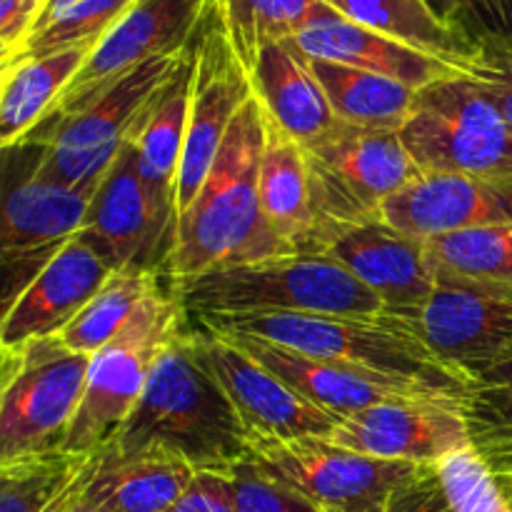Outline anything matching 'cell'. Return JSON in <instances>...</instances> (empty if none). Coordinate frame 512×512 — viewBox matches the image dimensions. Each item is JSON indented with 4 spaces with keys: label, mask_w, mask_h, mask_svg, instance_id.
Returning <instances> with one entry per match:
<instances>
[{
    "label": "cell",
    "mask_w": 512,
    "mask_h": 512,
    "mask_svg": "<svg viewBox=\"0 0 512 512\" xmlns=\"http://www.w3.org/2000/svg\"><path fill=\"white\" fill-rule=\"evenodd\" d=\"M468 8L478 35H512V0H468Z\"/></svg>",
    "instance_id": "obj_42"
},
{
    "label": "cell",
    "mask_w": 512,
    "mask_h": 512,
    "mask_svg": "<svg viewBox=\"0 0 512 512\" xmlns=\"http://www.w3.org/2000/svg\"><path fill=\"white\" fill-rule=\"evenodd\" d=\"M48 0H0V65L23 50Z\"/></svg>",
    "instance_id": "obj_40"
},
{
    "label": "cell",
    "mask_w": 512,
    "mask_h": 512,
    "mask_svg": "<svg viewBox=\"0 0 512 512\" xmlns=\"http://www.w3.org/2000/svg\"><path fill=\"white\" fill-rule=\"evenodd\" d=\"M468 393L460 403L470 445L480 453L512 512V358L468 370Z\"/></svg>",
    "instance_id": "obj_30"
},
{
    "label": "cell",
    "mask_w": 512,
    "mask_h": 512,
    "mask_svg": "<svg viewBox=\"0 0 512 512\" xmlns=\"http://www.w3.org/2000/svg\"><path fill=\"white\" fill-rule=\"evenodd\" d=\"M435 468L453 512H510L498 480L473 445L448 453Z\"/></svg>",
    "instance_id": "obj_36"
},
{
    "label": "cell",
    "mask_w": 512,
    "mask_h": 512,
    "mask_svg": "<svg viewBox=\"0 0 512 512\" xmlns=\"http://www.w3.org/2000/svg\"><path fill=\"white\" fill-rule=\"evenodd\" d=\"M210 3L213 0H135L85 58L48 120L73 115L148 60L183 53L198 35Z\"/></svg>",
    "instance_id": "obj_15"
},
{
    "label": "cell",
    "mask_w": 512,
    "mask_h": 512,
    "mask_svg": "<svg viewBox=\"0 0 512 512\" xmlns=\"http://www.w3.org/2000/svg\"><path fill=\"white\" fill-rule=\"evenodd\" d=\"M188 318L240 315H380L383 300L325 253H293L228 265L173 283Z\"/></svg>",
    "instance_id": "obj_4"
},
{
    "label": "cell",
    "mask_w": 512,
    "mask_h": 512,
    "mask_svg": "<svg viewBox=\"0 0 512 512\" xmlns=\"http://www.w3.org/2000/svg\"><path fill=\"white\" fill-rule=\"evenodd\" d=\"M225 480H228L238 512H318L308 500H303L285 485L275 483L250 460H243L233 470H228Z\"/></svg>",
    "instance_id": "obj_37"
},
{
    "label": "cell",
    "mask_w": 512,
    "mask_h": 512,
    "mask_svg": "<svg viewBox=\"0 0 512 512\" xmlns=\"http://www.w3.org/2000/svg\"><path fill=\"white\" fill-rule=\"evenodd\" d=\"M78 3H83V0H48V3H45V8H43V13H40L35 30L45 28V25H48V23H53V20L58 18V15H63L65 10L73 8V5H78ZM35 30H33V33H35Z\"/></svg>",
    "instance_id": "obj_44"
},
{
    "label": "cell",
    "mask_w": 512,
    "mask_h": 512,
    "mask_svg": "<svg viewBox=\"0 0 512 512\" xmlns=\"http://www.w3.org/2000/svg\"><path fill=\"white\" fill-rule=\"evenodd\" d=\"M328 8L363 28L468 68L478 58V38L458 33L438 18L428 0H323Z\"/></svg>",
    "instance_id": "obj_28"
},
{
    "label": "cell",
    "mask_w": 512,
    "mask_h": 512,
    "mask_svg": "<svg viewBox=\"0 0 512 512\" xmlns=\"http://www.w3.org/2000/svg\"><path fill=\"white\" fill-rule=\"evenodd\" d=\"M330 440L368 458L390 463L438 465L453 450L470 445L458 405L383 403L340 418Z\"/></svg>",
    "instance_id": "obj_18"
},
{
    "label": "cell",
    "mask_w": 512,
    "mask_h": 512,
    "mask_svg": "<svg viewBox=\"0 0 512 512\" xmlns=\"http://www.w3.org/2000/svg\"><path fill=\"white\" fill-rule=\"evenodd\" d=\"M168 512H238L228 480L218 473H198L188 493L178 500Z\"/></svg>",
    "instance_id": "obj_41"
},
{
    "label": "cell",
    "mask_w": 512,
    "mask_h": 512,
    "mask_svg": "<svg viewBox=\"0 0 512 512\" xmlns=\"http://www.w3.org/2000/svg\"><path fill=\"white\" fill-rule=\"evenodd\" d=\"M105 450L168 453L218 475L248 460V428L200 360L188 323L163 348L138 405Z\"/></svg>",
    "instance_id": "obj_1"
},
{
    "label": "cell",
    "mask_w": 512,
    "mask_h": 512,
    "mask_svg": "<svg viewBox=\"0 0 512 512\" xmlns=\"http://www.w3.org/2000/svg\"><path fill=\"white\" fill-rule=\"evenodd\" d=\"M250 463L318 512H385L390 495L423 465L390 463L330 438H250Z\"/></svg>",
    "instance_id": "obj_10"
},
{
    "label": "cell",
    "mask_w": 512,
    "mask_h": 512,
    "mask_svg": "<svg viewBox=\"0 0 512 512\" xmlns=\"http://www.w3.org/2000/svg\"><path fill=\"white\" fill-rule=\"evenodd\" d=\"M198 38V35H195ZM195 70V40L180 58L178 68L168 83L158 90L153 103L145 110L143 120L130 138L138 173L145 183L163 200L175 205V183H178L180 158L185 148V130H188L190 93H193Z\"/></svg>",
    "instance_id": "obj_26"
},
{
    "label": "cell",
    "mask_w": 512,
    "mask_h": 512,
    "mask_svg": "<svg viewBox=\"0 0 512 512\" xmlns=\"http://www.w3.org/2000/svg\"><path fill=\"white\" fill-rule=\"evenodd\" d=\"M115 270L80 238L70 240L40 273L5 303L0 350L58 335Z\"/></svg>",
    "instance_id": "obj_20"
},
{
    "label": "cell",
    "mask_w": 512,
    "mask_h": 512,
    "mask_svg": "<svg viewBox=\"0 0 512 512\" xmlns=\"http://www.w3.org/2000/svg\"><path fill=\"white\" fill-rule=\"evenodd\" d=\"M35 145V143H33ZM25 160L18 178L5 180L3 195V270L5 303L18 295L50 258L75 240L88 218L98 185H65L35 173Z\"/></svg>",
    "instance_id": "obj_13"
},
{
    "label": "cell",
    "mask_w": 512,
    "mask_h": 512,
    "mask_svg": "<svg viewBox=\"0 0 512 512\" xmlns=\"http://www.w3.org/2000/svg\"><path fill=\"white\" fill-rule=\"evenodd\" d=\"M265 128L268 115L253 93L235 115L203 188L175 220L168 265L173 283L228 265L293 255L273 233L260 203Z\"/></svg>",
    "instance_id": "obj_2"
},
{
    "label": "cell",
    "mask_w": 512,
    "mask_h": 512,
    "mask_svg": "<svg viewBox=\"0 0 512 512\" xmlns=\"http://www.w3.org/2000/svg\"><path fill=\"white\" fill-rule=\"evenodd\" d=\"M318 248L378 295L385 313L395 318L428 303L440 283L428 245L383 218L328 230L320 235Z\"/></svg>",
    "instance_id": "obj_17"
},
{
    "label": "cell",
    "mask_w": 512,
    "mask_h": 512,
    "mask_svg": "<svg viewBox=\"0 0 512 512\" xmlns=\"http://www.w3.org/2000/svg\"><path fill=\"white\" fill-rule=\"evenodd\" d=\"M198 320V318H190ZM215 330L263 338L275 345L330 360L360 373L408 380L463 403L468 373L445 363L410 325L395 315H298L268 313L198 320Z\"/></svg>",
    "instance_id": "obj_3"
},
{
    "label": "cell",
    "mask_w": 512,
    "mask_h": 512,
    "mask_svg": "<svg viewBox=\"0 0 512 512\" xmlns=\"http://www.w3.org/2000/svg\"><path fill=\"white\" fill-rule=\"evenodd\" d=\"M250 83L270 123L303 148L338 125V115L310 70L308 58L290 40L270 43L260 50L250 68Z\"/></svg>",
    "instance_id": "obj_24"
},
{
    "label": "cell",
    "mask_w": 512,
    "mask_h": 512,
    "mask_svg": "<svg viewBox=\"0 0 512 512\" xmlns=\"http://www.w3.org/2000/svg\"><path fill=\"white\" fill-rule=\"evenodd\" d=\"M195 350L238 410L250 438H330L340 418L290 390L228 333L190 320Z\"/></svg>",
    "instance_id": "obj_16"
},
{
    "label": "cell",
    "mask_w": 512,
    "mask_h": 512,
    "mask_svg": "<svg viewBox=\"0 0 512 512\" xmlns=\"http://www.w3.org/2000/svg\"><path fill=\"white\" fill-rule=\"evenodd\" d=\"M473 78L488 85L512 130V35H478Z\"/></svg>",
    "instance_id": "obj_38"
},
{
    "label": "cell",
    "mask_w": 512,
    "mask_h": 512,
    "mask_svg": "<svg viewBox=\"0 0 512 512\" xmlns=\"http://www.w3.org/2000/svg\"><path fill=\"white\" fill-rule=\"evenodd\" d=\"M253 98L250 73L235 53L218 0H213L195 38L193 93L188 130L175 183V215L183 213L203 188L225 143L235 115Z\"/></svg>",
    "instance_id": "obj_11"
},
{
    "label": "cell",
    "mask_w": 512,
    "mask_h": 512,
    "mask_svg": "<svg viewBox=\"0 0 512 512\" xmlns=\"http://www.w3.org/2000/svg\"><path fill=\"white\" fill-rule=\"evenodd\" d=\"M385 512H453L435 465H423L393 495Z\"/></svg>",
    "instance_id": "obj_39"
},
{
    "label": "cell",
    "mask_w": 512,
    "mask_h": 512,
    "mask_svg": "<svg viewBox=\"0 0 512 512\" xmlns=\"http://www.w3.org/2000/svg\"><path fill=\"white\" fill-rule=\"evenodd\" d=\"M398 318L438 358L465 373L512 358V283H475L440 273L428 303Z\"/></svg>",
    "instance_id": "obj_14"
},
{
    "label": "cell",
    "mask_w": 512,
    "mask_h": 512,
    "mask_svg": "<svg viewBox=\"0 0 512 512\" xmlns=\"http://www.w3.org/2000/svg\"><path fill=\"white\" fill-rule=\"evenodd\" d=\"M133 3L135 0H83V3L65 10L63 15H58L45 28L35 30L28 43L23 45V50L10 63L25 58H43V55L70 48H95Z\"/></svg>",
    "instance_id": "obj_35"
},
{
    "label": "cell",
    "mask_w": 512,
    "mask_h": 512,
    "mask_svg": "<svg viewBox=\"0 0 512 512\" xmlns=\"http://www.w3.org/2000/svg\"><path fill=\"white\" fill-rule=\"evenodd\" d=\"M400 140L420 173L512 183V130L488 85L473 75L418 90Z\"/></svg>",
    "instance_id": "obj_5"
},
{
    "label": "cell",
    "mask_w": 512,
    "mask_h": 512,
    "mask_svg": "<svg viewBox=\"0 0 512 512\" xmlns=\"http://www.w3.org/2000/svg\"><path fill=\"white\" fill-rule=\"evenodd\" d=\"M198 470L168 453H95L73 493L53 512H168Z\"/></svg>",
    "instance_id": "obj_22"
},
{
    "label": "cell",
    "mask_w": 512,
    "mask_h": 512,
    "mask_svg": "<svg viewBox=\"0 0 512 512\" xmlns=\"http://www.w3.org/2000/svg\"><path fill=\"white\" fill-rule=\"evenodd\" d=\"M93 455L40 450L0 460V512H53L75 490Z\"/></svg>",
    "instance_id": "obj_31"
},
{
    "label": "cell",
    "mask_w": 512,
    "mask_h": 512,
    "mask_svg": "<svg viewBox=\"0 0 512 512\" xmlns=\"http://www.w3.org/2000/svg\"><path fill=\"white\" fill-rule=\"evenodd\" d=\"M430 8L438 13V18L443 23H448L450 28L458 30V33L470 35V38H478V30H475L473 15H470L468 0H428Z\"/></svg>",
    "instance_id": "obj_43"
},
{
    "label": "cell",
    "mask_w": 512,
    "mask_h": 512,
    "mask_svg": "<svg viewBox=\"0 0 512 512\" xmlns=\"http://www.w3.org/2000/svg\"><path fill=\"white\" fill-rule=\"evenodd\" d=\"M310 70L323 85L338 120L368 130H393L400 133L408 123L418 100V90L368 73L350 65L330 63V60L308 58Z\"/></svg>",
    "instance_id": "obj_29"
},
{
    "label": "cell",
    "mask_w": 512,
    "mask_h": 512,
    "mask_svg": "<svg viewBox=\"0 0 512 512\" xmlns=\"http://www.w3.org/2000/svg\"><path fill=\"white\" fill-rule=\"evenodd\" d=\"M183 53L148 60L108 85L73 115L45 120L25 140L38 145L35 173L65 185H100L110 165L130 143L148 105L178 68Z\"/></svg>",
    "instance_id": "obj_6"
},
{
    "label": "cell",
    "mask_w": 512,
    "mask_h": 512,
    "mask_svg": "<svg viewBox=\"0 0 512 512\" xmlns=\"http://www.w3.org/2000/svg\"><path fill=\"white\" fill-rule=\"evenodd\" d=\"M303 150L318 240L333 228L383 218L385 203L423 175L393 130H368L338 120L328 135Z\"/></svg>",
    "instance_id": "obj_8"
},
{
    "label": "cell",
    "mask_w": 512,
    "mask_h": 512,
    "mask_svg": "<svg viewBox=\"0 0 512 512\" xmlns=\"http://www.w3.org/2000/svg\"><path fill=\"white\" fill-rule=\"evenodd\" d=\"M175 220V205L145 183L125 145L100 180L78 238L113 270L160 273L173 255Z\"/></svg>",
    "instance_id": "obj_12"
},
{
    "label": "cell",
    "mask_w": 512,
    "mask_h": 512,
    "mask_svg": "<svg viewBox=\"0 0 512 512\" xmlns=\"http://www.w3.org/2000/svg\"><path fill=\"white\" fill-rule=\"evenodd\" d=\"M223 333V330H220ZM238 340L253 358H258L270 373L278 375L290 390L303 395L313 405L323 408L325 413L335 418H348V415L368 410L373 405L383 403H450L458 405V400L445 398L435 390L423 388L408 380L383 378V375L360 373V370L345 368V365L330 363V360L310 358V355L295 353V350L275 345L263 338H250V335L228 333Z\"/></svg>",
    "instance_id": "obj_19"
},
{
    "label": "cell",
    "mask_w": 512,
    "mask_h": 512,
    "mask_svg": "<svg viewBox=\"0 0 512 512\" xmlns=\"http://www.w3.org/2000/svg\"><path fill=\"white\" fill-rule=\"evenodd\" d=\"M188 323L175 295H150L130 323L90 358L78 413L63 440L70 453H103L138 405L165 345Z\"/></svg>",
    "instance_id": "obj_7"
},
{
    "label": "cell",
    "mask_w": 512,
    "mask_h": 512,
    "mask_svg": "<svg viewBox=\"0 0 512 512\" xmlns=\"http://www.w3.org/2000/svg\"><path fill=\"white\" fill-rule=\"evenodd\" d=\"M93 48H70L43 58H25L3 65L0 88V145H23L48 120Z\"/></svg>",
    "instance_id": "obj_27"
},
{
    "label": "cell",
    "mask_w": 512,
    "mask_h": 512,
    "mask_svg": "<svg viewBox=\"0 0 512 512\" xmlns=\"http://www.w3.org/2000/svg\"><path fill=\"white\" fill-rule=\"evenodd\" d=\"M88 368L58 335L0 350V460L63 448Z\"/></svg>",
    "instance_id": "obj_9"
},
{
    "label": "cell",
    "mask_w": 512,
    "mask_h": 512,
    "mask_svg": "<svg viewBox=\"0 0 512 512\" xmlns=\"http://www.w3.org/2000/svg\"><path fill=\"white\" fill-rule=\"evenodd\" d=\"M235 53L250 68L270 43L293 40L313 20L323 0H218Z\"/></svg>",
    "instance_id": "obj_33"
},
{
    "label": "cell",
    "mask_w": 512,
    "mask_h": 512,
    "mask_svg": "<svg viewBox=\"0 0 512 512\" xmlns=\"http://www.w3.org/2000/svg\"><path fill=\"white\" fill-rule=\"evenodd\" d=\"M383 220L423 243L460 230L512 223V183L423 173L385 203Z\"/></svg>",
    "instance_id": "obj_21"
},
{
    "label": "cell",
    "mask_w": 512,
    "mask_h": 512,
    "mask_svg": "<svg viewBox=\"0 0 512 512\" xmlns=\"http://www.w3.org/2000/svg\"><path fill=\"white\" fill-rule=\"evenodd\" d=\"M290 43L305 58L330 60V63L368 70V73L398 80L413 90H423L438 80L455 78V75H470L468 68H460V65L410 48L388 35L363 28V25L335 13L325 3Z\"/></svg>",
    "instance_id": "obj_23"
},
{
    "label": "cell",
    "mask_w": 512,
    "mask_h": 512,
    "mask_svg": "<svg viewBox=\"0 0 512 512\" xmlns=\"http://www.w3.org/2000/svg\"><path fill=\"white\" fill-rule=\"evenodd\" d=\"M260 203L273 233L293 253H320L308 158L303 145L270 118L260 158Z\"/></svg>",
    "instance_id": "obj_25"
},
{
    "label": "cell",
    "mask_w": 512,
    "mask_h": 512,
    "mask_svg": "<svg viewBox=\"0 0 512 512\" xmlns=\"http://www.w3.org/2000/svg\"><path fill=\"white\" fill-rule=\"evenodd\" d=\"M160 290V273H135L115 270L95 298L58 333L65 348L93 358L103 350L125 325L130 323L140 305Z\"/></svg>",
    "instance_id": "obj_32"
},
{
    "label": "cell",
    "mask_w": 512,
    "mask_h": 512,
    "mask_svg": "<svg viewBox=\"0 0 512 512\" xmlns=\"http://www.w3.org/2000/svg\"><path fill=\"white\" fill-rule=\"evenodd\" d=\"M440 273L475 283H512V223L425 240Z\"/></svg>",
    "instance_id": "obj_34"
}]
</instances>
